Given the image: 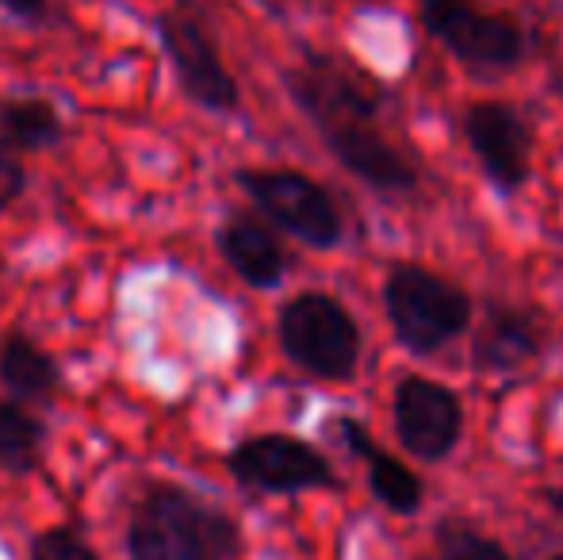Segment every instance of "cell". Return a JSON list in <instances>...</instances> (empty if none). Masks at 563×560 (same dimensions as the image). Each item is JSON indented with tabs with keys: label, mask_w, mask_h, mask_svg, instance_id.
I'll use <instances>...</instances> for the list:
<instances>
[{
	"label": "cell",
	"mask_w": 563,
	"mask_h": 560,
	"mask_svg": "<svg viewBox=\"0 0 563 560\" xmlns=\"http://www.w3.org/2000/svg\"><path fill=\"white\" fill-rule=\"evenodd\" d=\"M23 188H27V169L20 165V154L0 146V216L20 200Z\"/></svg>",
	"instance_id": "obj_19"
},
{
	"label": "cell",
	"mask_w": 563,
	"mask_h": 560,
	"mask_svg": "<svg viewBox=\"0 0 563 560\" xmlns=\"http://www.w3.org/2000/svg\"><path fill=\"white\" fill-rule=\"evenodd\" d=\"M46 449V422L20 399H0V469L27 476Z\"/></svg>",
	"instance_id": "obj_16"
},
{
	"label": "cell",
	"mask_w": 563,
	"mask_h": 560,
	"mask_svg": "<svg viewBox=\"0 0 563 560\" xmlns=\"http://www.w3.org/2000/svg\"><path fill=\"white\" fill-rule=\"evenodd\" d=\"M219 254L250 288H276L288 273V257H284L276 234L253 216H230L219 227Z\"/></svg>",
	"instance_id": "obj_11"
},
{
	"label": "cell",
	"mask_w": 563,
	"mask_h": 560,
	"mask_svg": "<svg viewBox=\"0 0 563 560\" xmlns=\"http://www.w3.org/2000/svg\"><path fill=\"white\" fill-rule=\"evenodd\" d=\"M284 89L353 177L379 193L415 188L410 162L379 131V97L356 69L330 54H307L284 74Z\"/></svg>",
	"instance_id": "obj_1"
},
{
	"label": "cell",
	"mask_w": 563,
	"mask_h": 560,
	"mask_svg": "<svg viewBox=\"0 0 563 560\" xmlns=\"http://www.w3.org/2000/svg\"><path fill=\"white\" fill-rule=\"evenodd\" d=\"M537 327L518 311H490L475 338V365L487 373H514L537 353Z\"/></svg>",
	"instance_id": "obj_15"
},
{
	"label": "cell",
	"mask_w": 563,
	"mask_h": 560,
	"mask_svg": "<svg viewBox=\"0 0 563 560\" xmlns=\"http://www.w3.org/2000/svg\"><path fill=\"white\" fill-rule=\"evenodd\" d=\"M464 135L498 193H518L529 180L533 131L518 108L503 100H479L464 112Z\"/></svg>",
	"instance_id": "obj_9"
},
{
	"label": "cell",
	"mask_w": 563,
	"mask_h": 560,
	"mask_svg": "<svg viewBox=\"0 0 563 560\" xmlns=\"http://www.w3.org/2000/svg\"><path fill=\"white\" fill-rule=\"evenodd\" d=\"M66 139V120L46 97H0V146L12 154H43Z\"/></svg>",
	"instance_id": "obj_13"
},
{
	"label": "cell",
	"mask_w": 563,
	"mask_h": 560,
	"mask_svg": "<svg viewBox=\"0 0 563 560\" xmlns=\"http://www.w3.org/2000/svg\"><path fill=\"white\" fill-rule=\"evenodd\" d=\"M154 35L188 105L211 116H234L242 108V89H238L234 74L227 69L203 20H196L185 8H165L154 15Z\"/></svg>",
	"instance_id": "obj_3"
},
{
	"label": "cell",
	"mask_w": 563,
	"mask_h": 560,
	"mask_svg": "<svg viewBox=\"0 0 563 560\" xmlns=\"http://www.w3.org/2000/svg\"><path fill=\"white\" fill-rule=\"evenodd\" d=\"M242 193L273 219L280 231L296 234L314 250H330L341 242V216L322 185L296 169H242Z\"/></svg>",
	"instance_id": "obj_7"
},
{
	"label": "cell",
	"mask_w": 563,
	"mask_h": 560,
	"mask_svg": "<svg viewBox=\"0 0 563 560\" xmlns=\"http://www.w3.org/2000/svg\"><path fill=\"white\" fill-rule=\"evenodd\" d=\"M460 404L449 388L426 381V376H407L395 388V430L410 453L438 461L445 457L460 438Z\"/></svg>",
	"instance_id": "obj_10"
},
{
	"label": "cell",
	"mask_w": 563,
	"mask_h": 560,
	"mask_svg": "<svg viewBox=\"0 0 563 560\" xmlns=\"http://www.w3.org/2000/svg\"><path fill=\"white\" fill-rule=\"evenodd\" d=\"M549 503H552L556 510H563V487H552V492H549Z\"/></svg>",
	"instance_id": "obj_21"
},
{
	"label": "cell",
	"mask_w": 563,
	"mask_h": 560,
	"mask_svg": "<svg viewBox=\"0 0 563 560\" xmlns=\"http://www.w3.org/2000/svg\"><path fill=\"white\" fill-rule=\"evenodd\" d=\"M0 12L23 23H43L51 15V0H0Z\"/></svg>",
	"instance_id": "obj_20"
},
{
	"label": "cell",
	"mask_w": 563,
	"mask_h": 560,
	"mask_svg": "<svg viewBox=\"0 0 563 560\" xmlns=\"http://www.w3.org/2000/svg\"><path fill=\"white\" fill-rule=\"evenodd\" d=\"M238 549L234 518L180 484H150L126 518L131 560H234Z\"/></svg>",
	"instance_id": "obj_2"
},
{
	"label": "cell",
	"mask_w": 563,
	"mask_h": 560,
	"mask_svg": "<svg viewBox=\"0 0 563 560\" xmlns=\"http://www.w3.org/2000/svg\"><path fill=\"white\" fill-rule=\"evenodd\" d=\"M384 299L395 334L410 353L441 350L456 334H464L467 319H472V304L456 284H449L438 273L415 270V265L391 273Z\"/></svg>",
	"instance_id": "obj_6"
},
{
	"label": "cell",
	"mask_w": 563,
	"mask_h": 560,
	"mask_svg": "<svg viewBox=\"0 0 563 560\" xmlns=\"http://www.w3.org/2000/svg\"><path fill=\"white\" fill-rule=\"evenodd\" d=\"M418 15L426 35L472 69H514L529 51L521 23L479 0H418Z\"/></svg>",
	"instance_id": "obj_5"
},
{
	"label": "cell",
	"mask_w": 563,
	"mask_h": 560,
	"mask_svg": "<svg viewBox=\"0 0 563 560\" xmlns=\"http://www.w3.org/2000/svg\"><path fill=\"white\" fill-rule=\"evenodd\" d=\"M441 549H445V560H510L495 541L467 530V526H445L441 530Z\"/></svg>",
	"instance_id": "obj_18"
},
{
	"label": "cell",
	"mask_w": 563,
	"mask_h": 560,
	"mask_svg": "<svg viewBox=\"0 0 563 560\" xmlns=\"http://www.w3.org/2000/svg\"><path fill=\"white\" fill-rule=\"evenodd\" d=\"M0 384L20 404L46 407L62 396V365L27 330H8L0 334Z\"/></svg>",
	"instance_id": "obj_12"
},
{
	"label": "cell",
	"mask_w": 563,
	"mask_h": 560,
	"mask_svg": "<svg viewBox=\"0 0 563 560\" xmlns=\"http://www.w3.org/2000/svg\"><path fill=\"white\" fill-rule=\"evenodd\" d=\"M338 430L345 433L349 449H353L356 457H361L364 464H368V480H372V492L379 495V499L387 503V507L395 510V515H415L418 507H422V484H418V476L407 469V464H399L391 453H384V449L376 446V441L364 433L361 422L353 419H341Z\"/></svg>",
	"instance_id": "obj_14"
},
{
	"label": "cell",
	"mask_w": 563,
	"mask_h": 560,
	"mask_svg": "<svg viewBox=\"0 0 563 560\" xmlns=\"http://www.w3.org/2000/svg\"><path fill=\"white\" fill-rule=\"evenodd\" d=\"M552 560H563V553H560V557H552Z\"/></svg>",
	"instance_id": "obj_22"
},
{
	"label": "cell",
	"mask_w": 563,
	"mask_h": 560,
	"mask_svg": "<svg viewBox=\"0 0 563 560\" xmlns=\"http://www.w3.org/2000/svg\"><path fill=\"white\" fill-rule=\"evenodd\" d=\"M27 560H100V553L77 526H46L31 538Z\"/></svg>",
	"instance_id": "obj_17"
},
{
	"label": "cell",
	"mask_w": 563,
	"mask_h": 560,
	"mask_svg": "<svg viewBox=\"0 0 563 560\" xmlns=\"http://www.w3.org/2000/svg\"><path fill=\"white\" fill-rule=\"evenodd\" d=\"M227 472L238 484L273 495L338 484L327 457L314 446H307L303 438H291V433H253V438H242L227 453Z\"/></svg>",
	"instance_id": "obj_8"
},
{
	"label": "cell",
	"mask_w": 563,
	"mask_h": 560,
	"mask_svg": "<svg viewBox=\"0 0 563 560\" xmlns=\"http://www.w3.org/2000/svg\"><path fill=\"white\" fill-rule=\"evenodd\" d=\"M276 334H280L284 353L319 381H349L356 373L361 330L353 315L322 292H307L284 304Z\"/></svg>",
	"instance_id": "obj_4"
}]
</instances>
